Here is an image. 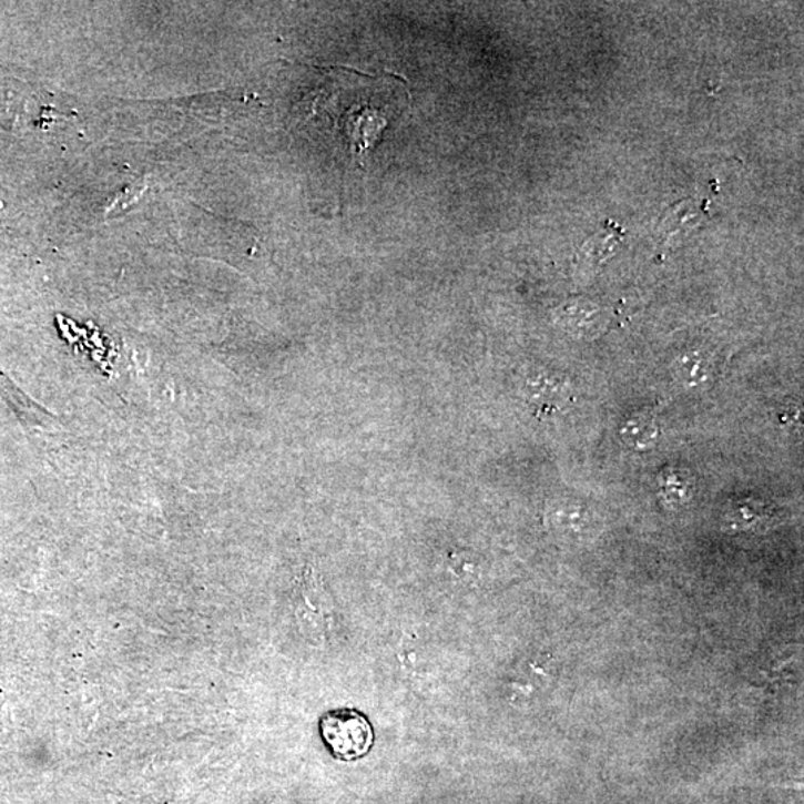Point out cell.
I'll list each match as a JSON object with an SVG mask.
<instances>
[{"mask_svg":"<svg viewBox=\"0 0 804 804\" xmlns=\"http://www.w3.org/2000/svg\"><path fill=\"white\" fill-rule=\"evenodd\" d=\"M316 71L322 81L308 102V120H316L317 132L327 136L343 159L367 169L369 152L410 100L407 81L393 73L367 75L346 67Z\"/></svg>","mask_w":804,"mask_h":804,"instance_id":"obj_1","label":"cell"},{"mask_svg":"<svg viewBox=\"0 0 804 804\" xmlns=\"http://www.w3.org/2000/svg\"><path fill=\"white\" fill-rule=\"evenodd\" d=\"M319 732L329 753L342 762L363 759L374 743V730L367 716L349 708L329 711L322 716Z\"/></svg>","mask_w":804,"mask_h":804,"instance_id":"obj_2","label":"cell"},{"mask_svg":"<svg viewBox=\"0 0 804 804\" xmlns=\"http://www.w3.org/2000/svg\"><path fill=\"white\" fill-rule=\"evenodd\" d=\"M624 441L634 449H649L658 441V425L647 416L633 417L625 424L623 431Z\"/></svg>","mask_w":804,"mask_h":804,"instance_id":"obj_3","label":"cell"},{"mask_svg":"<svg viewBox=\"0 0 804 804\" xmlns=\"http://www.w3.org/2000/svg\"><path fill=\"white\" fill-rule=\"evenodd\" d=\"M676 368L678 376L681 377V380H684L689 385H695L706 379L710 364H706L705 358H702V356L693 354L681 359Z\"/></svg>","mask_w":804,"mask_h":804,"instance_id":"obj_4","label":"cell"},{"mask_svg":"<svg viewBox=\"0 0 804 804\" xmlns=\"http://www.w3.org/2000/svg\"><path fill=\"white\" fill-rule=\"evenodd\" d=\"M664 498L668 503H681L690 498V481L678 476V474H669L666 481L662 485Z\"/></svg>","mask_w":804,"mask_h":804,"instance_id":"obj_5","label":"cell"}]
</instances>
